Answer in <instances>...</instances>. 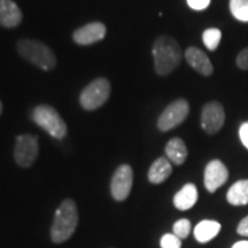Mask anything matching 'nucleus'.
<instances>
[{
  "label": "nucleus",
  "mask_w": 248,
  "mask_h": 248,
  "mask_svg": "<svg viewBox=\"0 0 248 248\" xmlns=\"http://www.w3.org/2000/svg\"><path fill=\"white\" fill-rule=\"evenodd\" d=\"M225 111L218 101L207 102L201 110V126L208 135H215L223 128Z\"/></svg>",
  "instance_id": "8"
},
{
  "label": "nucleus",
  "mask_w": 248,
  "mask_h": 248,
  "mask_svg": "<svg viewBox=\"0 0 248 248\" xmlns=\"http://www.w3.org/2000/svg\"><path fill=\"white\" fill-rule=\"evenodd\" d=\"M152 54L154 69L157 75L168 76L181 64L182 49L177 40L170 36H160L155 39Z\"/></svg>",
  "instance_id": "1"
},
{
  "label": "nucleus",
  "mask_w": 248,
  "mask_h": 248,
  "mask_svg": "<svg viewBox=\"0 0 248 248\" xmlns=\"http://www.w3.org/2000/svg\"><path fill=\"white\" fill-rule=\"evenodd\" d=\"M173 234L177 235L179 239H185L188 237L191 232V222L187 218L178 219L177 222L173 224Z\"/></svg>",
  "instance_id": "21"
},
{
  "label": "nucleus",
  "mask_w": 248,
  "mask_h": 248,
  "mask_svg": "<svg viewBox=\"0 0 248 248\" xmlns=\"http://www.w3.org/2000/svg\"><path fill=\"white\" fill-rule=\"evenodd\" d=\"M38 138L36 136L24 133L16 138L14 148V159L22 168H29L38 156Z\"/></svg>",
  "instance_id": "7"
},
{
  "label": "nucleus",
  "mask_w": 248,
  "mask_h": 248,
  "mask_svg": "<svg viewBox=\"0 0 248 248\" xmlns=\"http://www.w3.org/2000/svg\"><path fill=\"white\" fill-rule=\"evenodd\" d=\"M232 248H248V240H243L235 243Z\"/></svg>",
  "instance_id": "27"
},
{
  "label": "nucleus",
  "mask_w": 248,
  "mask_h": 248,
  "mask_svg": "<svg viewBox=\"0 0 248 248\" xmlns=\"http://www.w3.org/2000/svg\"><path fill=\"white\" fill-rule=\"evenodd\" d=\"M77 223H78V212L75 201L71 199L63 200L55 212L51 229L52 240L60 244L69 239L76 230Z\"/></svg>",
  "instance_id": "2"
},
{
  "label": "nucleus",
  "mask_w": 248,
  "mask_h": 248,
  "mask_svg": "<svg viewBox=\"0 0 248 248\" xmlns=\"http://www.w3.org/2000/svg\"><path fill=\"white\" fill-rule=\"evenodd\" d=\"M22 21V12L12 0H0V24L6 28H15Z\"/></svg>",
  "instance_id": "13"
},
{
  "label": "nucleus",
  "mask_w": 248,
  "mask_h": 248,
  "mask_svg": "<svg viewBox=\"0 0 248 248\" xmlns=\"http://www.w3.org/2000/svg\"><path fill=\"white\" fill-rule=\"evenodd\" d=\"M190 113V104L185 99H177L164 108L159 120L157 128L161 131L167 132L175 129L186 120Z\"/></svg>",
  "instance_id": "6"
},
{
  "label": "nucleus",
  "mask_w": 248,
  "mask_h": 248,
  "mask_svg": "<svg viewBox=\"0 0 248 248\" xmlns=\"http://www.w3.org/2000/svg\"><path fill=\"white\" fill-rule=\"evenodd\" d=\"M167 159L176 166H182L187 157V148L181 138H172L166 145Z\"/></svg>",
  "instance_id": "16"
},
{
  "label": "nucleus",
  "mask_w": 248,
  "mask_h": 248,
  "mask_svg": "<svg viewBox=\"0 0 248 248\" xmlns=\"http://www.w3.org/2000/svg\"><path fill=\"white\" fill-rule=\"evenodd\" d=\"M106 32L107 29L104 23L91 22L74 31L73 39L78 45H92L104 39Z\"/></svg>",
  "instance_id": "11"
},
{
  "label": "nucleus",
  "mask_w": 248,
  "mask_h": 248,
  "mask_svg": "<svg viewBox=\"0 0 248 248\" xmlns=\"http://www.w3.org/2000/svg\"><path fill=\"white\" fill-rule=\"evenodd\" d=\"M235 64L241 70H248V47L241 49L235 59Z\"/></svg>",
  "instance_id": "23"
},
{
  "label": "nucleus",
  "mask_w": 248,
  "mask_h": 248,
  "mask_svg": "<svg viewBox=\"0 0 248 248\" xmlns=\"http://www.w3.org/2000/svg\"><path fill=\"white\" fill-rule=\"evenodd\" d=\"M229 178V170L225 164L219 160H213L206 166L204 169V186L207 191L214 193L217 188L224 185Z\"/></svg>",
  "instance_id": "10"
},
{
  "label": "nucleus",
  "mask_w": 248,
  "mask_h": 248,
  "mask_svg": "<svg viewBox=\"0 0 248 248\" xmlns=\"http://www.w3.org/2000/svg\"><path fill=\"white\" fill-rule=\"evenodd\" d=\"M32 120L51 137L61 140L67 135V124L60 114L48 105H39L32 111Z\"/></svg>",
  "instance_id": "4"
},
{
  "label": "nucleus",
  "mask_w": 248,
  "mask_h": 248,
  "mask_svg": "<svg viewBox=\"0 0 248 248\" xmlns=\"http://www.w3.org/2000/svg\"><path fill=\"white\" fill-rule=\"evenodd\" d=\"M172 172L171 162L167 157H159L152 163L147 177L152 184H161L167 181Z\"/></svg>",
  "instance_id": "14"
},
{
  "label": "nucleus",
  "mask_w": 248,
  "mask_h": 248,
  "mask_svg": "<svg viewBox=\"0 0 248 248\" xmlns=\"http://www.w3.org/2000/svg\"><path fill=\"white\" fill-rule=\"evenodd\" d=\"M133 171L129 164H122L115 170L110 182V193L116 201H123L129 197L132 188Z\"/></svg>",
  "instance_id": "9"
},
{
  "label": "nucleus",
  "mask_w": 248,
  "mask_h": 248,
  "mask_svg": "<svg viewBox=\"0 0 248 248\" xmlns=\"http://www.w3.org/2000/svg\"><path fill=\"white\" fill-rule=\"evenodd\" d=\"M17 51L23 59L44 71L52 70L57 66V58L52 49L38 40L20 39Z\"/></svg>",
  "instance_id": "3"
},
{
  "label": "nucleus",
  "mask_w": 248,
  "mask_h": 248,
  "mask_svg": "<svg viewBox=\"0 0 248 248\" xmlns=\"http://www.w3.org/2000/svg\"><path fill=\"white\" fill-rule=\"evenodd\" d=\"M1 111H2V104L1 101H0V114H1Z\"/></svg>",
  "instance_id": "28"
},
{
  "label": "nucleus",
  "mask_w": 248,
  "mask_h": 248,
  "mask_svg": "<svg viewBox=\"0 0 248 248\" xmlns=\"http://www.w3.org/2000/svg\"><path fill=\"white\" fill-rule=\"evenodd\" d=\"M230 11L240 22H248V0H230Z\"/></svg>",
  "instance_id": "19"
},
{
  "label": "nucleus",
  "mask_w": 248,
  "mask_h": 248,
  "mask_svg": "<svg viewBox=\"0 0 248 248\" xmlns=\"http://www.w3.org/2000/svg\"><path fill=\"white\" fill-rule=\"evenodd\" d=\"M221 224L212 219H204L201 221L194 229V237L199 243L206 244L213 240L221 231Z\"/></svg>",
  "instance_id": "17"
},
{
  "label": "nucleus",
  "mask_w": 248,
  "mask_h": 248,
  "mask_svg": "<svg viewBox=\"0 0 248 248\" xmlns=\"http://www.w3.org/2000/svg\"><path fill=\"white\" fill-rule=\"evenodd\" d=\"M185 59L190 66L197 71L201 74L202 76H210L214 73V67L212 61L209 60L208 55L201 51L200 48L192 47L186 48L185 51Z\"/></svg>",
  "instance_id": "12"
},
{
  "label": "nucleus",
  "mask_w": 248,
  "mask_h": 248,
  "mask_svg": "<svg viewBox=\"0 0 248 248\" xmlns=\"http://www.w3.org/2000/svg\"><path fill=\"white\" fill-rule=\"evenodd\" d=\"M212 0H187V4L194 11H203L210 5Z\"/></svg>",
  "instance_id": "24"
},
{
  "label": "nucleus",
  "mask_w": 248,
  "mask_h": 248,
  "mask_svg": "<svg viewBox=\"0 0 248 248\" xmlns=\"http://www.w3.org/2000/svg\"><path fill=\"white\" fill-rule=\"evenodd\" d=\"M239 137L243 145L248 150V122H245L239 128Z\"/></svg>",
  "instance_id": "25"
},
{
  "label": "nucleus",
  "mask_w": 248,
  "mask_h": 248,
  "mask_svg": "<svg viewBox=\"0 0 248 248\" xmlns=\"http://www.w3.org/2000/svg\"><path fill=\"white\" fill-rule=\"evenodd\" d=\"M221 30L216 29V28H209V29L204 30L202 33V42L209 51H215V49H217L219 43H221Z\"/></svg>",
  "instance_id": "20"
},
{
  "label": "nucleus",
  "mask_w": 248,
  "mask_h": 248,
  "mask_svg": "<svg viewBox=\"0 0 248 248\" xmlns=\"http://www.w3.org/2000/svg\"><path fill=\"white\" fill-rule=\"evenodd\" d=\"M226 200L232 206H245L248 203V179L235 182L226 193Z\"/></svg>",
  "instance_id": "18"
},
{
  "label": "nucleus",
  "mask_w": 248,
  "mask_h": 248,
  "mask_svg": "<svg viewBox=\"0 0 248 248\" xmlns=\"http://www.w3.org/2000/svg\"><path fill=\"white\" fill-rule=\"evenodd\" d=\"M110 83L107 78H97L90 83L79 95V102L86 110H94L108 100Z\"/></svg>",
  "instance_id": "5"
},
{
  "label": "nucleus",
  "mask_w": 248,
  "mask_h": 248,
  "mask_svg": "<svg viewBox=\"0 0 248 248\" xmlns=\"http://www.w3.org/2000/svg\"><path fill=\"white\" fill-rule=\"evenodd\" d=\"M161 248H181L182 240L173 233H167L161 238Z\"/></svg>",
  "instance_id": "22"
},
{
  "label": "nucleus",
  "mask_w": 248,
  "mask_h": 248,
  "mask_svg": "<svg viewBox=\"0 0 248 248\" xmlns=\"http://www.w3.org/2000/svg\"><path fill=\"white\" fill-rule=\"evenodd\" d=\"M237 232L240 235H244V237H248V216L245 217L240 221L239 224H238Z\"/></svg>",
  "instance_id": "26"
},
{
  "label": "nucleus",
  "mask_w": 248,
  "mask_h": 248,
  "mask_svg": "<svg viewBox=\"0 0 248 248\" xmlns=\"http://www.w3.org/2000/svg\"><path fill=\"white\" fill-rule=\"evenodd\" d=\"M198 200L197 186L192 183L185 184L173 197V204L179 210H188Z\"/></svg>",
  "instance_id": "15"
}]
</instances>
